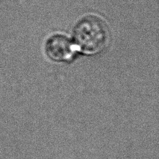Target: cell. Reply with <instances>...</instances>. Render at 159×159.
Masks as SVG:
<instances>
[{"label":"cell","mask_w":159,"mask_h":159,"mask_svg":"<svg viewBox=\"0 0 159 159\" xmlns=\"http://www.w3.org/2000/svg\"><path fill=\"white\" fill-rule=\"evenodd\" d=\"M77 50L86 55H95L105 49L110 40V30L101 17L85 16L77 22L73 30Z\"/></svg>","instance_id":"cell-1"},{"label":"cell","mask_w":159,"mask_h":159,"mask_svg":"<svg viewBox=\"0 0 159 159\" xmlns=\"http://www.w3.org/2000/svg\"><path fill=\"white\" fill-rule=\"evenodd\" d=\"M45 48L48 57L56 62L70 61L77 50L74 43L60 34L51 36L47 40Z\"/></svg>","instance_id":"cell-2"}]
</instances>
